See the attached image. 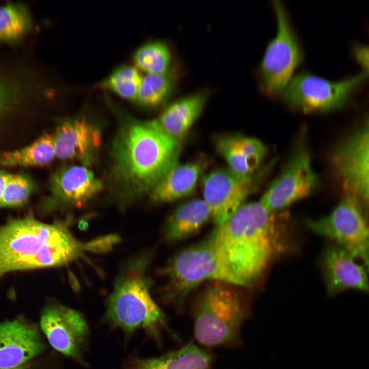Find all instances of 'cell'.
<instances>
[{
    "mask_svg": "<svg viewBox=\"0 0 369 369\" xmlns=\"http://www.w3.org/2000/svg\"><path fill=\"white\" fill-rule=\"evenodd\" d=\"M356 57L364 68L365 72L369 74V47L357 46L355 49Z\"/></svg>",
    "mask_w": 369,
    "mask_h": 369,
    "instance_id": "obj_30",
    "label": "cell"
},
{
    "mask_svg": "<svg viewBox=\"0 0 369 369\" xmlns=\"http://www.w3.org/2000/svg\"><path fill=\"white\" fill-rule=\"evenodd\" d=\"M174 86V78L169 71L162 74H147L143 77L135 101L145 107H157L171 94Z\"/></svg>",
    "mask_w": 369,
    "mask_h": 369,
    "instance_id": "obj_26",
    "label": "cell"
},
{
    "mask_svg": "<svg viewBox=\"0 0 369 369\" xmlns=\"http://www.w3.org/2000/svg\"><path fill=\"white\" fill-rule=\"evenodd\" d=\"M281 221L277 212L269 211L259 201L244 203L212 232L234 285L256 282L284 250Z\"/></svg>",
    "mask_w": 369,
    "mask_h": 369,
    "instance_id": "obj_2",
    "label": "cell"
},
{
    "mask_svg": "<svg viewBox=\"0 0 369 369\" xmlns=\"http://www.w3.org/2000/svg\"><path fill=\"white\" fill-rule=\"evenodd\" d=\"M142 78L135 67L122 65L114 70L102 85L123 98L135 101Z\"/></svg>",
    "mask_w": 369,
    "mask_h": 369,
    "instance_id": "obj_27",
    "label": "cell"
},
{
    "mask_svg": "<svg viewBox=\"0 0 369 369\" xmlns=\"http://www.w3.org/2000/svg\"><path fill=\"white\" fill-rule=\"evenodd\" d=\"M44 348L34 325L20 319L0 323V369L24 365Z\"/></svg>",
    "mask_w": 369,
    "mask_h": 369,
    "instance_id": "obj_16",
    "label": "cell"
},
{
    "mask_svg": "<svg viewBox=\"0 0 369 369\" xmlns=\"http://www.w3.org/2000/svg\"><path fill=\"white\" fill-rule=\"evenodd\" d=\"M135 65L147 74H162L169 71L171 53L160 41H152L140 46L133 56Z\"/></svg>",
    "mask_w": 369,
    "mask_h": 369,
    "instance_id": "obj_25",
    "label": "cell"
},
{
    "mask_svg": "<svg viewBox=\"0 0 369 369\" xmlns=\"http://www.w3.org/2000/svg\"><path fill=\"white\" fill-rule=\"evenodd\" d=\"M277 30L269 42L258 68L260 86L266 95L277 97L282 95L302 62L303 51L289 13L280 1H273Z\"/></svg>",
    "mask_w": 369,
    "mask_h": 369,
    "instance_id": "obj_7",
    "label": "cell"
},
{
    "mask_svg": "<svg viewBox=\"0 0 369 369\" xmlns=\"http://www.w3.org/2000/svg\"><path fill=\"white\" fill-rule=\"evenodd\" d=\"M9 369H29V368L28 367L27 364H26L24 365H22V366H19L17 367L13 368H9Z\"/></svg>",
    "mask_w": 369,
    "mask_h": 369,
    "instance_id": "obj_32",
    "label": "cell"
},
{
    "mask_svg": "<svg viewBox=\"0 0 369 369\" xmlns=\"http://www.w3.org/2000/svg\"><path fill=\"white\" fill-rule=\"evenodd\" d=\"M318 181L312 168L310 152L302 140L259 202L269 211L278 212L308 196L316 188Z\"/></svg>",
    "mask_w": 369,
    "mask_h": 369,
    "instance_id": "obj_10",
    "label": "cell"
},
{
    "mask_svg": "<svg viewBox=\"0 0 369 369\" xmlns=\"http://www.w3.org/2000/svg\"><path fill=\"white\" fill-rule=\"evenodd\" d=\"M326 287L334 295L348 289L369 294V271L348 252L335 245L330 247L323 258Z\"/></svg>",
    "mask_w": 369,
    "mask_h": 369,
    "instance_id": "obj_17",
    "label": "cell"
},
{
    "mask_svg": "<svg viewBox=\"0 0 369 369\" xmlns=\"http://www.w3.org/2000/svg\"><path fill=\"white\" fill-rule=\"evenodd\" d=\"M231 285L211 281L195 300L194 333L196 340L203 345H226L237 338L244 311Z\"/></svg>",
    "mask_w": 369,
    "mask_h": 369,
    "instance_id": "obj_6",
    "label": "cell"
},
{
    "mask_svg": "<svg viewBox=\"0 0 369 369\" xmlns=\"http://www.w3.org/2000/svg\"><path fill=\"white\" fill-rule=\"evenodd\" d=\"M332 160L349 195L369 209V124L340 146Z\"/></svg>",
    "mask_w": 369,
    "mask_h": 369,
    "instance_id": "obj_12",
    "label": "cell"
},
{
    "mask_svg": "<svg viewBox=\"0 0 369 369\" xmlns=\"http://www.w3.org/2000/svg\"><path fill=\"white\" fill-rule=\"evenodd\" d=\"M56 157L77 161L90 168L95 164L102 142L98 127L86 116L63 120L52 134Z\"/></svg>",
    "mask_w": 369,
    "mask_h": 369,
    "instance_id": "obj_13",
    "label": "cell"
},
{
    "mask_svg": "<svg viewBox=\"0 0 369 369\" xmlns=\"http://www.w3.org/2000/svg\"><path fill=\"white\" fill-rule=\"evenodd\" d=\"M32 26V18L27 5L8 3L0 6V46L19 43Z\"/></svg>",
    "mask_w": 369,
    "mask_h": 369,
    "instance_id": "obj_24",
    "label": "cell"
},
{
    "mask_svg": "<svg viewBox=\"0 0 369 369\" xmlns=\"http://www.w3.org/2000/svg\"><path fill=\"white\" fill-rule=\"evenodd\" d=\"M261 177L255 172L240 175L229 168L213 170L204 177L203 200L211 209L212 219L216 227L222 225L258 189Z\"/></svg>",
    "mask_w": 369,
    "mask_h": 369,
    "instance_id": "obj_11",
    "label": "cell"
},
{
    "mask_svg": "<svg viewBox=\"0 0 369 369\" xmlns=\"http://www.w3.org/2000/svg\"><path fill=\"white\" fill-rule=\"evenodd\" d=\"M108 184L119 201L131 202L149 194L178 164L180 141L157 119L121 118L111 145Z\"/></svg>",
    "mask_w": 369,
    "mask_h": 369,
    "instance_id": "obj_1",
    "label": "cell"
},
{
    "mask_svg": "<svg viewBox=\"0 0 369 369\" xmlns=\"http://www.w3.org/2000/svg\"><path fill=\"white\" fill-rule=\"evenodd\" d=\"M56 157L52 134L46 133L23 148L0 154L4 167H43Z\"/></svg>",
    "mask_w": 369,
    "mask_h": 369,
    "instance_id": "obj_23",
    "label": "cell"
},
{
    "mask_svg": "<svg viewBox=\"0 0 369 369\" xmlns=\"http://www.w3.org/2000/svg\"><path fill=\"white\" fill-rule=\"evenodd\" d=\"M40 324L54 349L68 356H78L88 332L86 320L79 312L63 305L51 306L42 313Z\"/></svg>",
    "mask_w": 369,
    "mask_h": 369,
    "instance_id": "obj_15",
    "label": "cell"
},
{
    "mask_svg": "<svg viewBox=\"0 0 369 369\" xmlns=\"http://www.w3.org/2000/svg\"><path fill=\"white\" fill-rule=\"evenodd\" d=\"M104 188L102 181L89 168L81 165H63L49 177V194L45 202L51 206L80 207Z\"/></svg>",
    "mask_w": 369,
    "mask_h": 369,
    "instance_id": "obj_14",
    "label": "cell"
},
{
    "mask_svg": "<svg viewBox=\"0 0 369 369\" xmlns=\"http://www.w3.org/2000/svg\"><path fill=\"white\" fill-rule=\"evenodd\" d=\"M206 99L201 92L185 96L170 104L157 120L167 133L180 141L201 114Z\"/></svg>",
    "mask_w": 369,
    "mask_h": 369,
    "instance_id": "obj_20",
    "label": "cell"
},
{
    "mask_svg": "<svg viewBox=\"0 0 369 369\" xmlns=\"http://www.w3.org/2000/svg\"><path fill=\"white\" fill-rule=\"evenodd\" d=\"M36 189L32 178L24 173L10 174L0 208H16L25 205Z\"/></svg>",
    "mask_w": 369,
    "mask_h": 369,
    "instance_id": "obj_28",
    "label": "cell"
},
{
    "mask_svg": "<svg viewBox=\"0 0 369 369\" xmlns=\"http://www.w3.org/2000/svg\"><path fill=\"white\" fill-rule=\"evenodd\" d=\"M211 209L201 199L191 200L177 208L169 216L165 227V238L169 242H176L195 234L210 219Z\"/></svg>",
    "mask_w": 369,
    "mask_h": 369,
    "instance_id": "obj_21",
    "label": "cell"
},
{
    "mask_svg": "<svg viewBox=\"0 0 369 369\" xmlns=\"http://www.w3.org/2000/svg\"><path fill=\"white\" fill-rule=\"evenodd\" d=\"M24 86V82L16 74L0 71V116L17 103Z\"/></svg>",
    "mask_w": 369,
    "mask_h": 369,
    "instance_id": "obj_29",
    "label": "cell"
},
{
    "mask_svg": "<svg viewBox=\"0 0 369 369\" xmlns=\"http://www.w3.org/2000/svg\"><path fill=\"white\" fill-rule=\"evenodd\" d=\"M9 175L10 173L3 169H0V206Z\"/></svg>",
    "mask_w": 369,
    "mask_h": 369,
    "instance_id": "obj_31",
    "label": "cell"
},
{
    "mask_svg": "<svg viewBox=\"0 0 369 369\" xmlns=\"http://www.w3.org/2000/svg\"><path fill=\"white\" fill-rule=\"evenodd\" d=\"M366 72L340 81H332L308 72L294 75L282 95L293 108L303 112H323L340 107L357 86L367 77Z\"/></svg>",
    "mask_w": 369,
    "mask_h": 369,
    "instance_id": "obj_9",
    "label": "cell"
},
{
    "mask_svg": "<svg viewBox=\"0 0 369 369\" xmlns=\"http://www.w3.org/2000/svg\"><path fill=\"white\" fill-rule=\"evenodd\" d=\"M164 279L162 300L180 305L201 283L221 281L233 285L231 274L219 253L212 234L175 255L160 271Z\"/></svg>",
    "mask_w": 369,
    "mask_h": 369,
    "instance_id": "obj_5",
    "label": "cell"
},
{
    "mask_svg": "<svg viewBox=\"0 0 369 369\" xmlns=\"http://www.w3.org/2000/svg\"><path fill=\"white\" fill-rule=\"evenodd\" d=\"M217 149L229 168L243 175L254 173L267 153L266 147L258 139L238 135L222 138Z\"/></svg>",
    "mask_w": 369,
    "mask_h": 369,
    "instance_id": "obj_18",
    "label": "cell"
},
{
    "mask_svg": "<svg viewBox=\"0 0 369 369\" xmlns=\"http://www.w3.org/2000/svg\"><path fill=\"white\" fill-rule=\"evenodd\" d=\"M82 249L61 226L43 223L29 215L10 218L0 227V278L11 271L65 264Z\"/></svg>",
    "mask_w": 369,
    "mask_h": 369,
    "instance_id": "obj_3",
    "label": "cell"
},
{
    "mask_svg": "<svg viewBox=\"0 0 369 369\" xmlns=\"http://www.w3.org/2000/svg\"><path fill=\"white\" fill-rule=\"evenodd\" d=\"M306 225L335 242L369 271V221L354 196L348 194L327 216L308 219Z\"/></svg>",
    "mask_w": 369,
    "mask_h": 369,
    "instance_id": "obj_8",
    "label": "cell"
},
{
    "mask_svg": "<svg viewBox=\"0 0 369 369\" xmlns=\"http://www.w3.org/2000/svg\"><path fill=\"white\" fill-rule=\"evenodd\" d=\"M150 258L147 255L135 261L116 285L109 300L107 316L126 332L142 329L159 340L168 326L165 313L150 293L152 282L146 274Z\"/></svg>",
    "mask_w": 369,
    "mask_h": 369,
    "instance_id": "obj_4",
    "label": "cell"
},
{
    "mask_svg": "<svg viewBox=\"0 0 369 369\" xmlns=\"http://www.w3.org/2000/svg\"><path fill=\"white\" fill-rule=\"evenodd\" d=\"M212 356L192 343L162 355L133 360L128 369H207Z\"/></svg>",
    "mask_w": 369,
    "mask_h": 369,
    "instance_id": "obj_22",
    "label": "cell"
},
{
    "mask_svg": "<svg viewBox=\"0 0 369 369\" xmlns=\"http://www.w3.org/2000/svg\"><path fill=\"white\" fill-rule=\"evenodd\" d=\"M204 168L201 161L177 164L153 188L149 196L156 202L168 203L190 195Z\"/></svg>",
    "mask_w": 369,
    "mask_h": 369,
    "instance_id": "obj_19",
    "label": "cell"
}]
</instances>
